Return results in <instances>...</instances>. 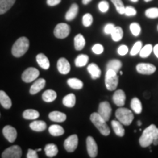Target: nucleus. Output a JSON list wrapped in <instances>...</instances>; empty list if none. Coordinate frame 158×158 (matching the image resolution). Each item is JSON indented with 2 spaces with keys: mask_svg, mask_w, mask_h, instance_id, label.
<instances>
[{
  "mask_svg": "<svg viewBox=\"0 0 158 158\" xmlns=\"http://www.w3.org/2000/svg\"><path fill=\"white\" fill-rule=\"evenodd\" d=\"M158 138V128L155 124H150L149 127L143 130L139 138V143L141 147H148L152 143L155 139Z\"/></svg>",
  "mask_w": 158,
  "mask_h": 158,
  "instance_id": "f257e3e1",
  "label": "nucleus"
},
{
  "mask_svg": "<svg viewBox=\"0 0 158 158\" xmlns=\"http://www.w3.org/2000/svg\"><path fill=\"white\" fill-rule=\"evenodd\" d=\"M29 41L26 37H21L15 41L12 47V54L15 57H21L27 52Z\"/></svg>",
  "mask_w": 158,
  "mask_h": 158,
  "instance_id": "f03ea898",
  "label": "nucleus"
},
{
  "mask_svg": "<svg viewBox=\"0 0 158 158\" xmlns=\"http://www.w3.org/2000/svg\"><path fill=\"white\" fill-rule=\"evenodd\" d=\"M90 120L102 135L105 136H108L109 135L110 133L109 127L106 124V120L98 114V113L94 112V113L91 114Z\"/></svg>",
  "mask_w": 158,
  "mask_h": 158,
  "instance_id": "7ed1b4c3",
  "label": "nucleus"
},
{
  "mask_svg": "<svg viewBox=\"0 0 158 158\" xmlns=\"http://www.w3.org/2000/svg\"><path fill=\"white\" fill-rule=\"evenodd\" d=\"M116 117L123 125L129 126L134 119V115L132 110L126 108H118L116 111Z\"/></svg>",
  "mask_w": 158,
  "mask_h": 158,
  "instance_id": "20e7f679",
  "label": "nucleus"
},
{
  "mask_svg": "<svg viewBox=\"0 0 158 158\" xmlns=\"http://www.w3.org/2000/svg\"><path fill=\"white\" fill-rule=\"evenodd\" d=\"M105 84L108 90L114 91L117 88L118 84V77L117 73L112 70H107L105 78Z\"/></svg>",
  "mask_w": 158,
  "mask_h": 158,
  "instance_id": "39448f33",
  "label": "nucleus"
},
{
  "mask_svg": "<svg viewBox=\"0 0 158 158\" xmlns=\"http://www.w3.org/2000/svg\"><path fill=\"white\" fill-rule=\"evenodd\" d=\"M70 32V27L65 23H60L57 24L55 27L54 34L56 38L64 39Z\"/></svg>",
  "mask_w": 158,
  "mask_h": 158,
  "instance_id": "423d86ee",
  "label": "nucleus"
},
{
  "mask_svg": "<svg viewBox=\"0 0 158 158\" xmlns=\"http://www.w3.org/2000/svg\"><path fill=\"white\" fill-rule=\"evenodd\" d=\"M22 156V150L19 146L13 145L6 149L2 154V158H20Z\"/></svg>",
  "mask_w": 158,
  "mask_h": 158,
  "instance_id": "0eeeda50",
  "label": "nucleus"
},
{
  "mask_svg": "<svg viewBox=\"0 0 158 158\" xmlns=\"http://www.w3.org/2000/svg\"><path fill=\"white\" fill-rule=\"evenodd\" d=\"M112 108L110 103L107 101L100 102L98 107V114L102 116V118L108 122L110 119L111 116Z\"/></svg>",
  "mask_w": 158,
  "mask_h": 158,
  "instance_id": "6e6552de",
  "label": "nucleus"
},
{
  "mask_svg": "<svg viewBox=\"0 0 158 158\" xmlns=\"http://www.w3.org/2000/svg\"><path fill=\"white\" fill-rule=\"evenodd\" d=\"M40 76V72L35 68H29L23 71L21 78L26 83H30L37 79Z\"/></svg>",
  "mask_w": 158,
  "mask_h": 158,
  "instance_id": "1a4fd4ad",
  "label": "nucleus"
},
{
  "mask_svg": "<svg viewBox=\"0 0 158 158\" xmlns=\"http://www.w3.org/2000/svg\"><path fill=\"white\" fill-rule=\"evenodd\" d=\"M78 143V138L77 135H72L67 138L64 142V149L68 152H73L76 149Z\"/></svg>",
  "mask_w": 158,
  "mask_h": 158,
  "instance_id": "9d476101",
  "label": "nucleus"
},
{
  "mask_svg": "<svg viewBox=\"0 0 158 158\" xmlns=\"http://www.w3.org/2000/svg\"><path fill=\"white\" fill-rule=\"evenodd\" d=\"M86 149L90 157L94 158L97 157L98 153V144L92 136H88L86 138Z\"/></svg>",
  "mask_w": 158,
  "mask_h": 158,
  "instance_id": "9b49d317",
  "label": "nucleus"
},
{
  "mask_svg": "<svg viewBox=\"0 0 158 158\" xmlns=\"http://www.w3.org/2000/svg\"><path fill=\"white\" fill-rule=\"evenodd\" d=\"M138 73L143 75H152L156 71V67L149 63H140L136 66Z\"/></svg>",
  "mask_w": 158,
  "mask_h": 158,
  "instance_id": "f8f14e48",
  "label": "nucleus"
},
{
  "mask_svg": "<svg viewBox=\"0 0 158 158\" xmlns=\"http://www.w3.org/2000/svg\"><path fill=\"white\" fill-rule=\"evenodd\" d=\"M2 133L10 143H13L17 138V130L10 125H6L2 129Z\"/></svg>",
  "mask_w": 158,
  "mask_h": 158,
  "instance_id": "ddd939ff",
  "label": "nucleus"
},
{
  "mask_svg": "<svg viewBox=\"0 0 158 158\" xmlns=\"http://www.w3.org/2000/svg\"><path fill=\"white\" fill-rule=\"evenodd\" d=\"M125 100L126 94L123 90L118 89L114 92L113 95V101L114 104L118 107H122L125 104Z\"/></svg>",
  "mask_w": 158,
  "mask_h": 158,
  "instance_id": "4468645a",
  "label": "nucleus"
},
{
  "mask_svg": "<svg viewBox=\"0 0 158 158\" xmlns=\"http://www.w3.org/2000/svg\"><path fill=\"white\" fill-rule=\"evenodd\" d=\"M57 69L61 74L66 75L70 71V64L65 58H60L57 62Z\"/></svg>",
  "mask_w": 158,
  "mask_h": 158,
  "instance_id": "2eb2a0df",
  "label": "nucleus"
},
{
  "mask_svg": "<svg viewBox=\"0 0 158 158\" xmlns=\"http://www.w3.org/2000/svg\"><path fill=\"white\" fill-rule=\"evenodd\" d=\"M46 81L44 78H39L35 81L34 84L31 85L29 89V92L31 94H35L40 92L45 86Z\"/></svg>",
  "mask_w": 158,
  "mask_h": 158,
  "instance_id": "dca6fc26",
  "label": "nucleus"
},
{
  "mask_svg": "<svg viewBox=\"0 0 158 158\" xmlns=\"http://www.w3.org/2000/svg\"><path fill=\"white\" fill-rule=\"evenodd\" d=\"M87 70L92 78L94 80L99 78L101 76V70L99 68L98 65L94 64V63H91L90 64L88 65Z\"/></svg>",
  "mask_w": 158,
  "mask_h": 158,
  "instance_id": "f3484780",
  "label": "nucleus"
},
{
  "mask_svg": "<svg viewBox=\"0 0 158 158\" xmlns=\"http://www.w3.org/2000/svg\"><path fill=\"white\" fill-rule=\"evenodd\" d=\"M0 104L5 109H10L12 106L11 99L2 90H0Z\"/></svg>",
  "mask_w": 158,
  "mask_h": 158,
  "instance_id": "a211bd4d",
  "label": "nucleus"
},
{
  "mask_svg": "<svg viewBox=\"0 0 158 158\" xmlns=\"http://www.w3.org/2000/svg\"><path fill=\"white\" fill-rule=\"evenodd\" d=\"M111 126L113 127L114 133L118 137H123L125 133V130L122 124L119 121H116V120H113L111 122Z\"/></svg>",
  "mask_w": 158,
  "mask_h": 158,
  "instance_id": "6ab92c4d",
  "label": "nucleus"
},
{
  "mask_svg": "<svg viewBox=\"0 0 158 158\" xmlns=\"http://www.w3.org/2000/svg\"><path fill=\"white\" fill-rule=\"evenodd\" d=\"M36 60L39 66L43 69H44V70H48L49 67H50V62H49L48 57L45 56V54H37L36 56Z\"/></svg>",
  "mask_w": 158,
  "mask_h": 158,
  "instance_id": "aec40b11",
  "label": "nucleus"
},
{
  "mask_svg": "<svg viewBox=\"0 0 158 158\" xmlns=\"http://www.w3.org/2000/svg\"><path fill=\"white\" fill-rule=\"evenodd\" d=\"M48 117L51 121L56 122H63L66 120V114L60 111H52L48 114Z\"/></svg>",
  "mask_w": 158,
  "mask_h": 158,
  "instance_id": "412c9836",
  "label": "nucleus"
},
{
  "mask_svg": "<svg viewBox=\"0 0 158 158\" xmlns=\"http://www.w3.org/2000/svg\"><path fill=\"white\" fill-rule=\"evenodd\" d=\"M78 13V5L77 4L74 3L70 6V9L67 12L66 15H65V19L67 21H73L75 18L77 16Z\"/></svg>",
  "mask_w": 158,
  "mask_h": 158,
  "instance_id": "4be33fe9",
  "label": "nucleus"
},
{
  "mask_svg": "<svg viewBox=\"0 0 158 158\" xmlns=\"http://www.w3.org/2000/svg\"><path fill=\"white\" fill-rule=\"evenodd\" d=\"M15 2V0H0V15L8 11Z\"/></svg>",
  "mask_w": 158,
  "mask_h": 158,
  "instance_id": "5701e85b",
  "label": "nucleus"
},
{
  "mask_svg": "<svg viewBox=\"0 0 158 158\" xmlns=\"http://www.w3.org/2000/svg\"><path fill=\"white\" fill-rule=\"evenodd\" d=\"M45 153L48 157H54L58 153V148L54 143H48L45 147Z\"/></svg>",
  "mask_w": 158,
  "mask_h": 158,
  "instance_id": "b1692460",
  "label": "nucleus"
},
{
  "mask_svg": "<svg viewBox=\"0 0 158 158\" xmlns=\"http://www.w3.org/2000/svg\"><path fill=\"white\" fill-rule=\"evenodd\" d=\"M86 40L81 34L77 35L74 38V46L76 50L81 51L84 48Z\"/></svg>",
  "mask_w": 158,
  "mask_h": 158,
  "instance_id": "393cba45",
  "label": "nucleus"
},
{
  "mask_svg": "<svg viewBox=\"0 0 158 158\" xmlns=\"http://www.w3.org/2000/svg\"><path fill=\"white\" fill-rule=\"evenodd\" d=\"M29 127L32 130L36 132H42L46 129L47 124L44 121H34L29 124Z\"/></svg>",
  "mask_w": 158,
  "mask_h": 158,
  "instance_id": "a878e982",
  "label": "nucleus"
},
{
  "mask_svg": "<svg viewBox=\"0 0 158 158\" xmlns=\"http://www.w3.org/2000/svg\"><path fill=\"white\" fill-rule=\"evenodd\" d=\"M76 96L74 94L70 93L68 94V95H66L63 98L62 100V103L64 106L68 108H73L74 107L75 105H76Z\"/></svg>",
  "mask_w": 158,
  "mask_h": 158,
  "instance_id": "bb28decb",
  "label": "nucleus"
},
{
  "mask_svg": "<svg viewBox=\"0 0 158 158\" xmlns=\"http://www.w3.org/2000/svg\"><path fill=\"white\" fill-rule=\"evenodd\" d=\"M122 66V63L118 59H112L106 64V70H112L117 73L120 70Z\"/></svg>",
  "mask_w": 158,
  "mask_h": 158,
  "instance_id": "cd10ccee",
  "label": "nucleus"
},
{
  "mask_svg": "<svg viewBox=\"0 0 158 158\" xmlns=\"http://www.w3.org/2000/svg\"><path fill=\"white\" fill-rule=\"evenodd\" d=\"M49 133L53 136H60L64 133V130L62 126L58 124H52L48 128Z\"/></svg>",
  "mask_w": 158,
  "mask_h": 158,
  "instance_id": "c85d7f7f",
  "label": "nucleus"
},
{
  "mask_svg": "<svg viewBox=\"0 0 158 158\" xmlns=\"http://www.w3.org/2000/svg\"><path fill=\"white\" fill-rule=\"evenodd\" d=\"M57 97L56 92L52 89H48L43 92L42 98L43 100L46 102H51L56 100Z\"/></svg>",
  "mask_w": 158,
  "mask_h": 158,
  "instance_id": "c756f323",
  "label": "nucleus"
},
{
  "mask_svg": "<svg viewBox=\"0 0 158 158\" xmlns=\"http://www.w3.org/2000/svg\"><path fill=\"white\" fill-rule=\"evenodd\" d=\"M40 113L37 110L34 109H27L23 112V118L27 120H35L38 118Z\"/></svg>",
  "mask_w": 158,
  "mask_h": 158,
  "instance_id": "7c9ffc66",
  "label": "nucleus"
},
{
  "mask_svg": "<svg viewBox=\"0 0 158 158\" xmlns=\"http://www.w3.org/2000/svg\"><path fill=\"white\" fill-rule=\"evenodd\" d=\"M130 107L136 114H140L142 112L141 102L138 98L132 99L131 102H130Z\"/></svg>",
  "mask_w": 158,
  "mask_h": 158,
  "instance_id": "2f4dec72",
  "label": "nucleus"
},
{
  "mask_svg": "<svg viewBox=\"0 0 158 158\" xmlns=\"http://www.w3.org/2000/svg\"><path fill=\"white\" fill-rule=\"evenodd\" d=\"M68 84L69 85L70 87L76 90L81 89L83 86H84V84H83L81 81L80 79H78L76 78H69L68 80Z\"/></svg>",
  "mask_w": 158,
  "mask_h": 158,
  "instance_id": "473e14b6",
  "label": "nucleus"
},
{
  "mask_svg": "<svg viewBox=\"0 0 158 158\" xmlns=\"http://www.w3.org/2000/svg\"><path fill=\"white\" fill-rule=\"evenodd\" d=\"M111 37L112 40L115 42H118L122 39L124 35L123 29H122L120 27H115V28L111 32Z\"/></svg>",
  "mask_w": 158,
  "mask_h": 158,
  "instance_id": "72a5a7b5",
  "label": "nucleus"
},
{
  "mask_svg": "<svg viewBox=\"0 0 158 158\" xmlns=\"http://www.w3.org/2000/svg\"><path fill=\"white\" fill-rule=\"evenodd\" d=\"M89 62V56L85 54H80L76 57L75 60V64L78 68H82L86 66Z\"/></svg>",
  "mask_w": 158,
  "mask_h": 158,
  "instance_id": "f704fd0d",
  "label": "nucleus"
},
{
  "mask_svg": "<svg viewBox=\"0 0 158 158\" xmlns=\"http://www.w3.org/2000/svg\"><path fill=\"white\" fill-rule=\"evenodd\" d=\"M153 51V47L151 44H147L145 46L142 47L141 50L140 51L139 54L141 58H147L148 56L151 54Z\"/></svg>",
  "mask_w": 158,
  "mask_h": 158,
  "instance_id": "c9c22d12",
  "label": "nucleus"
},
{
  "mask_svg": "<svg viewBox=\"0 0 158 158\" xmlns=\"http://www.w3.org/2000/svg\"><path fill=\"white\" fill-rule=\"evenodd\" d=\"M112 3L115 6L116 10L119 14H124V10H125V7H124L123 2L122 0H110Z\"/></svg>",
  "mask_w": 158,
  "mask_h": 158,
  "instance_id": "e433bc0d",
  "label": "nucleus"
},
{
  "mask_svg": "<svg viewBox=\"0 0 158 158\" xmlns=\"http://www.w3.org/2000/svg\"><path fill=\"white\" fill-rule=\"evenodd\" d=\"M130 31L132 32V34H133L134 36L138 37V35L141 34V28L139 23H135V22L132 23L130 26Z\"/></svg>",
  "mask_w": 158,
  "mask_h": 158,
  "instance_id": "4c0bfd02",
  "label": "nucleus"
},
{
  "mask_svg": "<svg viewBox=\"0 0 158 158\" xmlns=\"http://www.w3.org/2000/svg\"><path fill=\"white\" fill-rule=\"evenodd\" d=\"M146 16L149 19H157L158 18V8L157 7H151L145 11Z\"/></svg>",
  "mask_w": 158,
  "mask_h": 158,
  "instance_id": "58836bf2",
  "label": "nucleus"
},
{
  "mask_svg": "<svg viewBox=\"0 0 158 158\" xmlns=\"http://www.w3.org/2000/svg\"><path fill=\"white\" fill-rule=\"evenodd\" d=\"M82 23L83 25L86 27H90L91 25L93 23V17L90 13H86L82 19Z\"/></svg>",
  "mask_w": 158,
  "mask_h": 158,
  "instance_id": "ea45409f",
  "label": "nucleus"
},
{
  "mask_svg": "<svg viewBox=\"0 0 158 158\" xmlns=\"http://www.w3.org/2000/svg\"><path fill=\"white\" fill-rule=\"evenodd\" d=\"M142 48V42L141 41H138L136 42L132 48L131 50H130V55L131 56H135L139 54L140 51L141 50Z\"/></svg>",
  "mask_w": 158,
  "mask_h": 158,
  "instance_id": "a19ab883",
  "label": "nucleus"
},
{
  "mask_svg": "<svg viewBox=\"0 0 158 158\" xmlns=\"http://www.w3.org/2000/svg\"><path fill=\"white\" fill-rule=\"evenodd\" d=\"M98 8L102 13H106L109 9V4L106 0H102L98 4Z\"/></svg>",
  "mask_w": 158,
  "mask_h": 158,
  "instance_id": "79ce46f5",
  "label": "nucleus"
},
{
  "mask_svg": "<svg viewBox=\"0 0 158 158\" xmlns=\"http://www.w3.org/2000/svg\"><path fill=\"white\" fill-rule=\"evenodd\" d=\"M137 14V11L132 6H127L125 7V10H124V15L127 16H135Z\"/></svg>",
  "mask_w": 158,
  "mask_h": 158,
  "instance_id": "37998d69",
  "label": "nucleus"
},
{
  "mask_svg": "<svg viewBox=\"0 0 158 158\" xmlns=\"http://www.w3.org/2000/svg\"><path fill=\"white\" fill-rule=\"evenodd\" d=\"M92 50V51H93V53H94V54L99 55V54H101L103 52L104 48L101 44L97 43V44L93 45Z\"/></svg>",
  "mask_w": 158,
  "mask_h": 158,
  "instance_id": "c03bdc74",
  "label": "nucleus"
},
{
  "mask_svg": "<svg viewBox=\"0 0 158 158\" xmlns=\"http://www.w3.org/2000/svg\"><path fill=\"white\" fill-rule=\"evenodd\" d=\"M117 52L120 56H124V55H126L128 53V47L125 45H120L118 48Z\"/></svg>",
  "mask_w": 158,
  "mask_h": 158,
  "instance_id": "a18cd8bd",
  "label": "nucleus"
},
{
  "mask_svg": "<svg viewBox=\"0 0 158 158\" xmlns=\"http://www.w3.org/2000/svg\"><path fill=\"white\" fill-rule=\"evenodd\" d=\"M114 28H115V25L113 24V23H108V24H106L104 27L105 34L110 35Z\"/></svg>",
  "mask_w": 158,
  "mask_h": 158,
  "instance_id": "49530a36",
  "label": "nucleus"
},
{
  "mask_svg": "<svg viewBox=\"0 0 158 158\" xmlns=\"http://www.w3.org/2000/svg\"><path fill=\"white\" fill-rule=\"evenodd\" d=\"M37 152L36 150H33L31 149H29L28 150V152H27V158H37L38 155H37Z\"/></svg>",
  "mask_w": 158,
  "mask_h": 158,
  "instance_id": "de8ad7c7",
  "label": "nucleus"
},
{
  "mask_svg": "<svg viewBox=\"0 0 158 158\" xmlns=\"http://www.w3.org/2000/svg\"><path fill=\"white\" fill-rule=\"evenodd\" d=\"M61 2V0H47V5L48 6H56Z\"/></svg>",
  "mask_w": 158,
  "mask_h": 158,
  "instance_id": "09e8293b",
  "label": "nucleus"
},
{
  "mask_svg": "<svg viewBox=\"0 0 158 158\" xmlns=\"http://www.w3.org/2000/svg\"><path fill=\"white\" fill-rule=\"evenodd\" d=\"M153 51H154V54H155V56L158 58V44H157L155 47H154Z\"/></svg>",
  "mask_w": 158,
  "mask_h": 158,
  "instance_id": "8fccbe9b",
  "label": "nucleus"
},
{
  "mask_svg": "<svg viewBox=\"0 0 158 158\" xmlns=\"http://www.w3.org/2000/svg\"><path fill=\"white\" fill-rule=\"evenodd\" d=\"M91 1H92V0H82V2L84 5H88Z\"/></svg>",
  "mask_w": 158,
  "mask_h": 158,
  "instance_id": "3c124183",
  "label": "nucleus"
},
{
  "mask_svg": "<svg viewBox=\"0 0 158 158\" xmlns=\"http://www.w3.org/2000/svg\"><path fill=\"white\" fill-rule=\"evenodd\" d=\"M152 143H153L155 146L158 145V138H157V139H155V140H154L153 142H152Z\"/></svg>",
  "mask_w": 158,
  "mask_h": 158,
  "instance_id": "603ef678",
  "label": "nucleus"
},
{
  "mask_svg": "<svg viewBox=\"0 0 158 158\" xmlns=\"http://www.w3.org/2000/svg\"><path fill=\"white\" fill-rule=\"evenodd\" d=\"M141 124H142V123H141V121H138V126H141Z\"/></svg>",
  "mask_w": 158,
  "mask_h": 158,
  "instance_id": "864d4df0",
  "label": "nucleus"
},
{
  "mask_svg": "<svg viewBox=\"0 0 158 158\" xmlns=\"http://www.w3.org/2000/svg\"><path fill=\"white\" fill-rule=\"evenodd\" d=\"M131 2H137L138 0H130Z\"/></svg>",
  "mask_w": 158,
  "mask_h": 158,
  "instance_id": "5fc2aeb1",
  "label": "nucleus"
},
{
  "mask_svg": "<svg viewBox=\"0 0 158 158\" xmlns=\"http://www.w3.org/2000/svg\"><path fill=\"white\" fill-rule=\"evenodd\" d=\"M144 1H145L146 2H151V1H152V0H144Z\"/></svg>",
  "mask_w": 158,
  "mask_h": 158,
  "instance_id": "6e6d98bb",
  "label": "nucleus"
},
{
  "mask_svg": "<svg viewBox=\"0 0 158 158\" xmlns=\"http://www.w3.org/2000/svg\"><path fill=\"white\" fill-rule=\"evenodd\" d=\"M36 151L37 152H40L41 151V149H36Z\"/></svg>",
  "mask_w": 158,
  "mask_h": 158,
  "instance_id": "4d7b16f0",
  "label": "nucleus"
},
{
  "mask_svg": "<svg viewBox=\"0 0 158 158\" xmlns=\"http://www.w3.org/2000/svg\"><path fill=\"white\" fill-rule=\"evenodd\" d=\"M122 74H123V73H122L121 71V72H120V75H122Z\"/></svg>",
  "mask_w": 158,
  "mask_h": 158,
  "instance_id": "13d9d810",
  "label": "nucleus"
},
{
  "mask_svg": "<svg viewBox=\"0 0 158 158\" xmlns=\"http://www.w3.org/2000/svg\"><path fill=\"white\" fill-rule=\"evenodd\" d=\"M157 29H158V26H157Z\"/></svg>",
  "mask_w": 158,
  "mask_h": 158,
  "instance_id": "bf43d9fd",
  "label": "nucleus"
},
{
  "mask_svg": "<svg viewBox=\"0 0 158 158\" xmlns=\"http://www.w3.org/2000/svg\"><path fill=\"white\" fill-rule=\"evenodd\" d=\"M0 115H1V114H0Z\"/></svg>",
  "mask_w": 158,
  "mask_h": 158,
  "instance_id": "052dcab7",
  "label": "nucleus"
}]
</instances>
